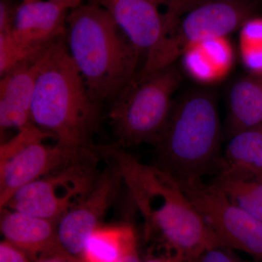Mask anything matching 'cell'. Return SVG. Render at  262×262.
Returning <instances> with one entry per match:
<instances>
[{
	"label": "cell",
	"mask_w": 262,
	"mask_h": 262,
	"mask_svg": "<svg viewBox=\"0 0 262 262\" xmlns=\"http://www.w3.org/2000/svg\"><path fill=\"white\" fill-rule=\"evenodd\" d=\"M96 151L120 172L147 234L158 235L171 252L188 262L207 249L223 246L173 174L140 163L117 143L98 146Z\"/></svg>",
	"instance_id": "obj_1"
},
{
	"label": "cell",
	"mask_w": 262,
	"mask_h": 262,
	"mask_svg": "<svg viewBox=\"0 0 262 262\" xmlns=\"http://www.w3.org/2000/svg\"><path fill=\"white\" fill-rule=\"evenodd\" d=\"M101 107L71 56L67 34L58 38L50 47L36 82L33 123L58 141L96 149L93 139L100 128Z\"/></svg>",
	"instance_id": "obj_2"
},
{
	"label": "cell",
	"mask_w": 262,
	"mask_h": 262,
	"mask_svg": "<svg viewBox=\"0 0 262 262\" xmlns=\"http://www.w3.org/2000/svg\"><path fill=\"white\" fill-rule=\"evenodd\" d=\"M67 24L69 51L90 94L101 103L113 101L136 77L140 53L102 7L80 5Z\"/></svg>",
	"instance_id": "obj_3"
},
{
	"label": "cell",
	"mask_w": 262,
	"mask_h": 262,
	"mask_svg": "<svg viewBox=\"0 0 262 262\" xmlns=\"http://www.w3.org/2000/svg\"><path fill=\"white\" fill-rule=\"evenodd\" d=\"M221 123L216 99L196 91L173 103L171 113L154 144L158 166L177 179L202 178L220 171Z\"/></svg>",
	"instance_id": "obj_4"
},
{
	"label": "cell",
	"mask_w": 262,
	"mask_h": 262,
	"mask_svg": "<svg viewBox=\"0 0 262 262\" xmlns=\"http://www.w3.org/2000/svg\"><path fill=\"white\" fill-rule=\"evenodd\" d=\"M181 75L175 64L144 77H136L112 101L110 122L122 147L154 144L173 108Z\"/></svg>",
	"instance_id": "obj_5"
},
{
	"label": "cell",
	"mask_w": 262,
	"mask_h": 262,
	"mask_svg": "<svg viewBox=\"0 0 262 262\" xmlns=\"http://www.w3.org/2000/svg\"><path fill=\"white\" fill-rule=\"evenodd\" d=\"M0 147V208L18 189L75 164L97 158L96 149L58 141L34 124Z\"/></svg>",
	"instance_id": "obj_6"
},
{
	"label": "cell",
	"mask_w": 262,
	"mask_h": 262,
	"mask_svg": "<svg viewBox=\"0 0 262 262\" xmlns=\"http://www.w3.org/2000/svg\"><path fill=\"white\" fill-rule=\"evenodd\" d=\"M258 0H207L190 8L161 42L146 55L137 77L174 64L184 52L211 38L227 37L256 15Z\"/></svg>",
	"instance_id": "obj_7"
},
{
	"label": "cell",
	"mask_w": 262,
	"mask_h": 262,
	"mask_svg": "<svg viewBox=\"0 0 262 262\" xmlns=\"http://www.w3.org/2000/svg\"><path fill=\"white\" fill-rule=\"evenodd\" d=\"M181 187L222 246L262 262V222L202 178L177 179Z\"/></svg>",
	"instance_id": "obj_8"
},
{
	"label": "cell",
	"mask_w": 262,
	"mask_h": 262,
	"mask_svg": "<svg viewBox=\"0 0 262 262\" xmlns=\"http://www.w3.org/2000/svg\"><path fill=\"white\" fill-rule=\"evenodd\" d=\"M98 158L66 167L26 184L12 195L4 208L58 224L91 192L98 177Z\"/></svg>",
	"instance_id": "obj_9"
},
{
	"label": "cell",
	"mask_w": 262,
	"mask_h": 262,
	"mask_svg": "<svg viewBox=\"0 0 262 262\" xmlns=\"http://www.w3.org/2000/svg\"><path fill=\"white\" fill-rule=\"evenodd\" d=\"M192 3V0H117L108 11L140 54L147 55Z\"/></svg>",
	"instance_id": "obj_10"
},
{
	"label": "cell",
	"mask_w": 262,
	"mask_h": 262,
	"mask_svg": "<svg viewBox=\"0 0 262 262\" xmlns=\"http://www.w3.org/2000/svg\"><path fill=\"white\" fill-rule=\"evenodd\" d=\"M122 182L120 172L108 164V168L98 176L89 194L62 217L57 227L60 244L66 252L80 258L86 241L101 225Z\"/></svg>",
	"instance_id": "obj_11"
},
{
	"label": "cell",
	"mask_w": 262,
	"mask_h": 262,
	"mask_svg": "<svg viewBox=\"0 0 262 262\" xmlns=\"http://www.w3.org/2000/svg\"><path fill=\"white\" fill-rule=\"evenodd\" d=\"M51 46L37 56L1 77V133L14 128L20 130L34 124L32 121L33 96L38 76L47 58Z\"/></svg>",
	"instance_id": "obj_12"
},
{
	"label": "cell",
	"mask_w": 262,
	"mask_h": 262,
	"mask_svg": "<svg viewBox=\"0 0 262 262\" xmlns=\"http://www.w3.org/2000/svg\"><path fill=\"white\" fill-rule=\"evenodd\" d=\"M0 229L5 241L24 251L32 261L67 253L58 238L57 224L4 208Z\"/></svg>",
	"instance_id": "obj_13"
},
{
	"label": "cell",
	"mask_w": 262,
	"mask_h": 262,
	"mask_svg": "<svg viewBox=\"0 0 262 262\" xmlns=\"http://www.w3.org/2000/svg\"><path fill=\"white\" fill-rule=\"evenodd\" d=\"M69 13L49 0H23L15 11L12 35L29 46L46 47L67 34Z\"/></svg>",
	"instance_id": "obj_14"
},
{
	"label": "cell",
	"mask_w": 262,
	"mask_h": 262,
	"mask_svg": "<svg viewBox=\"0 0 262 262\" xmlns=\"http://www.w3.org/2000/svg\"><path fill=\"white\" fill-rule=\"evenodd\" d=\"M219 177L262 182V125L231 136Z\"/></svg>",
	"instance_id": "obj_15"
},
{
	"label": "cell",
	"mask_w": 262,
	"mask_h": 262,
	"mask_svg": "<svg viewBox=\"0 0 262 262\" xmlns=\"http://www.w3.org/2000/svg\"><path fill=\"white\" fill-rule=\"evenodd\" d=\"M261 125L262 77L250 75L237 81L229 93V134Z\"/></svg>",
	"instance_id": "obj_16"
},
{
	"label": "cell",
	"mask_w": 262,
	"mask_h": 262,
	"mask_svg": "<svg viewBox=\"0 0 262 262\" xmlns=\"http://www.w3.org/2000/svg\"><path fill=\"white\" fill-rule=\"evenodd\" d=\"M137 250V237L129 225L100 226L86 241L82 262H119Z\"/></svg>",
	"instance_id": "obj_17"
},
{
	"label": "cell",
	"mask_w": 262,
	"mask_h": 262,
	"mask_svg": "<svg viewBox=\"0 0 262 262\" xmlns=\"http://www.w3.org/2000/svg\"><path fill=\"white\" fill-rule=\"evenodd\" d=\"M213 184L232 203L262 222V182L218 176Z\"/></svg>",
	"instance_id": "obj_18"
},
{
	"label": "cell",
	"mask_w": 262,
	"mask_h": 262,
	"mask_svg": "<svg viewBox=\"0 0 262 262\" xmlns=\"http://www.w3.org/2000/svg\"><path fill=\"white\" fill-rule=\"evenodd\" d=\"M239 50L250 75L262 77V18L251 19L239 29Z\"/></svg>",
	"instance_id": "obj_19"
},
{
	"label": "cell",
	"mask_w": 262,
	"mask_h": 262,
	"mask_svg": "<svg viewBox=\"0 0 262 262\" xmlns=\"http://www.w3.org/2000/svg\"><path fill=\"white\" fill-rule=\"evenodd\" d=\"M195 45L216 81L228 75L234 63V51L227 37L211 38Z\"/></svg>",
	"instance_id": "obj_20"
},
{
	"label": "cell",
	"mask_w": 262,
	"mask_h": 262,
	"mask_svg": "<svg viewBox=\"0 0 262 262\" xmlns=\"http://www.w3.org/2000/svg\"><path fill=\"white\" fill-rule=\"evenodd\" d=\"M49 46L34 47L20 42L11 32L0 34V77L37 56Z\"/></svg>",
	"instance_id": "obj_21"
},
{
	"label": "cell",
	"mask_w": 262,
	"mask_h": 262,
	"mask_svg": "<svg viewBox=\"0 0 262 262\" xmlns=\"http://www.w3.org/2000/svg\"><path fill=\"white\" fill-rule=\"evenodd\" d=\"M188 262H246L237 257L232 249L225 246H216L207 249Z\"/></svg>",
	"instance_id": "obj_22"
},
{
	"label": "cell",
	"mask_w": 262,
	"mask_h": 262,
	"mask_svg": "<svg viewBox=\"0 0 262 262\" xmlns=\"http://www.w3.org/2000/svg\"><path fill=\"white\" fill-rule=\"evenodd\" d=\"M0 262H32L24 251L8 241L0 243Z\"/></svg>",
	"instance_id": "obj_23"
},
{
	"label": "cell",
	"mask_w": 262,
	"mask_h": 262,
	"mask_svg": "<svg viewBox=\"0 0 262 262\" xmlns=\"http://www.w3.org/2000/svg\"><path fill=\"white\" fill-rule=\"evenodd\" d=\"M14 8L7 0L0 2V34L10 33L13 30L15 11Z\"/></svg>",
	"instance_id": "obj_24"
},
{
	"label": "cell",
	"mask_w": 262,
	"mask_h": 262,
	"mask_svg": "<svg viewBox=\"0 0 262 262\" xmlns=\"http://www.w3.org/2000/svg\"><path fill=\"white\" fill-rule=\"evenodd\" d=\"M32 262H82L80 258L75 257L68 253H60L54 256L41 258Z\"/></svg>",
	"instance_id": "obj_25"
},
{
	"label": "cell",
	"mask_w": 262,
	"mask_h": 262,
	"mask_svg": "<svg viewBox=\"0 0 262 262\" xmlns=\"http://www.w3.org/2000/svg\"><path fill=\"white\" fill-rule=\"evenodd\" d=\"M143 262H185L182 256L173 252L160 256H150Z\"/></svg>",
	"instance_id": "obj_26"
},
{
	"label": "cell",
	"mask_w": 262,
	"mask_h": 262,
	"mask_svg": "<svg viewBox=\"0 0 262 262\" xmlns=\"http://www.w3.org/2000/svg\"><path fill=\"white\" fill-rule=\"evenodd\" d=\"M68 10H72L78 8L81 5V0H49Z\"/></svg>",
	"instance_id": "obj_27"
},
{
	"label": "cell",
	"mask_w": 262,
	"mask_h": 262,
	"mask_svg": "<svg viewBox=\"0 0 262 262\" xmlns=\"http://www.w3.org/2000/svg\"><path fill=\"white\" fill-rule=\"evenodd\" d=\"M91 4L98 5V6L102 7L105 9L110 10L113 8L117 0H91Z\"/></svg>",
	"instance_id": "obj_28"
},
{
	"label": "cell",
	"mask_w": 262,
	"mask_h": 262,
	"mask_svg": "<svg viewBox=\"0 0 262 262\" xmlns=\"http://www.w3.org/2000/svg\"><path fill=\"white\" fill-rule=\"evenodd\" d=\"M119 262H143V261L141 259L140 256H139L138 250H135L133 252L128 253L126 256H124Z\"/></svg>",
	"instance_id": "obj_29"
}]
</instances>
